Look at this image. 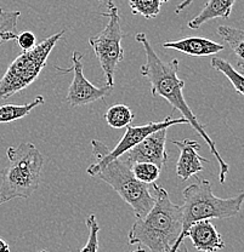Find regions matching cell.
Masks as SVG:
<instances>
[{
  "label": "cell",
  "instance_id": "1",
  "mask_svg": "<svg viewBox=\"0 0 244 252\" xmlns=\"http://www.w3.org/2000/svg\"><path fill=\"white\" fill-rule=\"evenodd\" d=\"M135 40L140 43L145 50L146 61L141 65L140 73L143 78L148 80L149 85H151L152 96H161L165 101L169 102L170 106L174 109L179 110L182 118H185L188 124L192 126L198 132V135L207 142L211 154L215 157L217 164H219V181L221 185H224L230 167H228L227 162L220 156L215 142L208 135L203 124L197 119V117L193 114V112L186 102L185 97H183L182 90L185 88V81L177 75L180 62L176 59L169 62L163 61L158 56V54L154 51L145 33L136 34Z\"/></svg>",
  "mask_w": 244,
  "mask_h": 252
},
{
  "label": "cell",
  "instance_id": "2",
  "mask_svg": "<svg viewBox=\"0 0 244 252\" xmlns=\"http://www.w3.org/2000/svg\"><path fill=\"white\" fill-rule=\"evenodd\" d=\"M154 205L142 219H136L129 230V245L140 244L149 252H177L182 230V207L173 203L169 194L156 182L151 185Z\"/></svg>",
  "mask_w": 244,
  "mask_h": 252
},
{
  "label": "cell",
  "instance_id": "3",
  "mask_svg": "<svg viewBox=\"0 0 244 252\" xmlns=\"http://www.w3.org/2000/svg\"><path fill=\"white\" fill-rule=\"evenodd\" d=\"M182 196V230L177 241V252H187L183 240L193 223L202 220L235 217L240 214L244 204V189L231 198H219L212 193L211 183L208 180L197 177V175L196 182L183 189Z\"/></svg>",
  "mask_w": 244,
  "mask_h": 252
},
{
  "label": "cell",
  "instance_id": "4",
  "mask_svg": "<svg viewBox=\"0 0 244 252\" xmlns=\"http://www.w3.org/2000/svg\"><path fill=\"white\" fill-rule=\"evenodd\" d=\"M9 165L0 171V205L14 199H28L39 188L44 158L30 142L6 149Z\"/></svg>",
  "mask_w": 244,
  "mask_h": 252
},
{
  "label": "cell",
  "instance_id": "5",
  "mask_svg": "<svg viewBox=\"0 0 244 252\" xmlns=\"http://www.w3.org/2000/svg\"><path fill=\"white\" fill-rule=\"evenodd\" d=\"M65 33L66 30H62L59 33L44 39L33 49L22 51V54L18 55L0 79V101L10 98L32 85L45 67L52 49L65 35Z\"/></svg>",
  "mask_w": 244,
  "mask_h": 252
},
{
  "label": "cell",
  "instance_id": "6",
  "mask_svg": "<svg viewBox=\"0 0 244 252\" xmlns=\"http://www.w3.org/2000/svg\"><path fill=\"white\" fill-rule=\"evenodd\" d=\"M95 177L106 182L133 209L136 219H142L154 205L151 185L136 180L130 166L120 158L105 165Z\"/></svg>",
  "mask_w": 244,
  "mask_h": 252
},
{
  "label": "cell",
  "instance_id": "7",
  "mask_svg": "<svg viewBox=\"0 0 244 252\" xmlns=\"http://www.w3.org/2000/svg\"><path fill=\"white\" fill-rule=\"evenodd\" d=\"M106 10L107 11L101 15L108 18V23L99 34L89 38V44L98 57L106 85L113 88L115 69L124 60V49L122 46L123 31L120 27L118 7L114 5Z\"/></svg>",
  "mask_w": 244,
  "mask_h": 252
},
{
  "label": "cell",
  "instance_id": "8",
  "mask_svg": "<svg viewBox=\"0 0 244 252\" xmlns=\"http://www.w3.org/2000/svg\"><path fill=\"white\" fill-rule=\"evenodd\" d=\"M180 124H188L187 120L185 118H173L172 115H168L164 120L162 122H152L145 125H139V126H127V131H125L124 136L122 140L118 142L114 149L109 151L106 147V144L102 143L101 141L93 140L91 141V149H93V156L96 159V162L91 164L88 167L86 172L91 177H95L98 173L105 165L108 164L112 160L120 158L123 154L127 153L130 148L135 147L136 144L140 143L143 138L147 137L149 133L154 132L161 128H169L170 126L180 125Z\"/></svg>",
  "mask_w": 244,
  "mask_h": 252
},
{
  "label": "cell",
  "instance_id": "9",
  "mask_svg": "<svg viewBox=\"0 0 244 252\" xmlns=\"http://www.w3.org/2000/svg\"><path fill=\"white\" fill-rule=\"evenodd\" d=\"M70 59H72V67L68 69V72H73V79L66 96V101L70 106H86L100 99H105L112 94L113 88L107 85L105 88H98L85 78L83 72V56L80 52L73 51Z\"/></svg>",
  "mask_w": 244,
  "mask_h": 252
},
{
  "label": "cell",
  "instance_id": "10",
  "mask_svg": "<svg viewBox=\"0 0 244 252\" xmlns=\"http://www.w3.org/2000/svg\"><path fill=\"white\" fill-rule=\"evenodd\" d=\"M167 131L168 128L164 127L149 133L140 143L125 153L128 156V160L125 162L129 166L135 162H152L163 169L168 161V153L165 148Z\"/></svg>",
  "mask_w": 244,
  "mask_h": 252
},
{
  "label": "cell",
  "instance_id": "11",
  "mask_svg": "<svg viewBox=\"0 0 244 252\" xmlns=\"http://www.w3.org/2000/svg\"><path fill=\"white\" fill-rule=\"evenodd\" d=\"M173 143L180 149V157L176 162V175L180 180L187 181L192 176L203 171V164H208L209 160L199 156L201 144L198 142L185 138L182 141H173Z\"/></svg>",
  "mask_w": 244,
  "mask_h": 252
},
{
  "label": "cell",
  "instance_id": "12",
  "mask_svg": "<svg viewBox=\"0 0 244 252\" xmlns=\"http://www.w3.org/2000/svg\"><path fill=\"white\" fill-rule=\"evenodd\" d=\"M198 252H217L225 248L222 236L210 220H202L193 223L186 233Z\"/></svg>",
  "mask_w": 244,
  "mask_h": 252
},
{
  "label": "cell",
  "instance_id": "13",
  "mask_svg": "<svg viewBox=\"0 0 244 252\" xmlns=\"http://www.w3.org/2000/svg\"><path fill=\"white\" fill-rule=\"evenodd\" d=\"M165 49H173L182 54L190 55L195 57L212 56L219 52L224 51L225 46L222 44L212 41L210 39L201 38V36H186L174 41H165L163 43Z\"/></svg>",
  "mask_w": 244,
  "mask_h": 252
},
{
  "label": "cell",
  "instance_id": "14",
  "mask_svg": "<svg viewBox=\"0 0 244 252\" xmlns=\"http://www.w3.org/2000/svg\"><path fill=\"white\" fill-rule=\"evenodd\" d=\"M236 0H208L196 17L190 20L187 27L190 30H199L204 23L215 18H230Z\"/></svg>",
  "mask_w": 244,
  "mask_h": 252
},
{
  "label": "cell",
  "instance_id": "15",
  "mask_svg": "<svg viewBox=\"0 0 244 252\" xmlns=\"http://www.w3.org/2000/svg\"><path fill=\"white\" fill-rule=\"evenodd\" d=\"M216 33L226 41L227 45L236 55L238 67L242 68L244 74V31L230 26H219Z\"/></svg>",
  "mask_w": 244,
  "mask_h": 252
},
{
  "label": "cell",
  "instance_id": "16",
  "mask_svg": "<svg viewBox=\"0 0 244 252\" xmlns=\"http://www.w3.org/2000/svg\"><path fill=\"white\" fill-rule=\"evenodd\" d=\"M45 102L41 94L36 96L32 102L27 104H4L0 106V124L16 122L18 119L27 117L35 107L41 106Z\"/></svg>",
  "mask_w": 244,
  "mask_h": 252
},
{
  "label": "cell",
  "instance_id": "17",
  "mask_svg": "<svg viewBox=\"0 0 244 252\" xmlns=\"http://www.w3.org/2000/svg\"><path fill=\"white\" fill-rule=\"evenodd\" d=\"M107 124L112 128H123L129 126L135 119V114L127 104H113L105 114Z\"/></svg>",
  "mask_w": 244,
  "mask_h": 252
},
{
  "label": "cell",
  "instance_id": "18",
  "mask_svg": "<svg viewBox=\"0 0 244 252\" xmlns=\"http://www.w3.org/2000/svg\"><path fill=\"white\" fill-rule=\"evenodd\" d=\"M210 65L215 70L222 73L230 80V83L232 84L235 90L238 94L244 96V74H241L240 72H237L232 67V64L230 62L225 61V60L220 59V57H212Z\"/></svg>",
  "mask_w": 244,
  "mask_h": 252
},
{
  "label": "cell",
  "instance_id": "19",
  "mask_svg": "<svg viewBox=\"0 0 244 252\" xmlns=\"http://www.w3.org/2000/svg\"><path fill=\"white\" fill-rule=\"evenodd\" d=\"M20 11H4L0 12V45L6 41L16 40L17 34L15 30L17 27Z\"/></svg>",
  "mask_w": 244,
  "mask_h": 252
},
{
  "label": "cell",
  "instance_id": "20",
  "mask_svg": "<svg viewBox=\"0 0 244 252\" xmlns=\"http://www.w3.org/2000/svg\"><path fill=\"white\" fill-rule=\"evenodd\" d=\"M169 0H129V6L134 15H141L146 20H152L159 15L162 5Z\"/></svg>",
  "mask_w": 244,
  "mask_h": 252
},
{
  "label": "cell",
  "instance_id": "21",
  "mask_svg": "<svg viewBox=\"0 0 244 252\" xmlns=\"http://www.w3.org/2000/svg\"><path fill=\"white\" fill-rule=\"evenodd\" d=\"M130 169L136 180L145 185H152V183L157 182L162 171L161 167L152 162H135V164L130 165Z\"/></svg>",
  "mask_w": 244,
  "mask_h": 252
},
{
  "label": "cell",
  "instance_id": "22",
  "mask_svg": "<svg viewBox=\"0 0 244 252\" xmlns=\"http://www.w3.org/2000/svg\"><path fill=\"white\" fill-rule=\"evenodd\" d=\"M86 227L89 229V236L88 241L84 245L79 252H98L99 251V232H100V225L98 222V219L94 214L89 215L88 219L85 220Z\"/></svg>",
  "mask_w": 244,
  "mask_h": 252
},
{
  "label": "cell",
  "instance_id": "23",
  "mask_svg": "<svg viewBox=\"0 0 244 252\" xmlns=\"http://www.w3.org/2000/svg\"><path fill=\"white\" fill-rule=\"evenodd\" d=\"M16 41L18 46L22 49V51H27V50L33 49L36 45V38L32 32H23L20 35H17Z\"/></svg>",
  "mask_w": 244,
  "mask_h": 252
},
{
  "label": "cell",
  "instance_id": "24",
  "mask_svg": "<svg viewBox=\"0 0 244 252\" xmlns=\"http://www.w3.org/2000/svg\"><path fill=\"white\" fill-rule=\"evenodd\" d=\"M193 1H195V0H182V1H181L180 4L176 6V10H175V12H176V14H180V12H182L183 10L186 9V7L190 6V5L192 4Z\"/></svg>",
  "mask_w": 244,
  "mask_h": 252
},
{
  "label": "cell",
  "instance_id": "25",
  "mask_svg": "<svg viewBox=\"0 0 244 252\" xmlns=\"http://www.w3.org/2000/svg\"><path fill=\"white\" fill-rule=\"evenodd\" d=\"M10 245L5 240L0 238V252H10Z\"/></svg>",
  "mask_w": 244,
  "mask_h": 252
},
{
  "label": "cell",
  "instance_id": "26",
  "mask_svg": "<svg viewBox=\"0 0 244 252\" xmlns=\"http://www.w3.org/2000/svg\"><path fill=\"white\" fill-rule=\"evenodd\" d=\"M98 1H99V2H101V4L104 5V6L106 7V9H109V7L114 6L113 0H98Z\"/></svg>",
  "mask_w": 244,
  "mask_h": 252
},
{
  "label": "cell",
  "instance_id": "27",
  "mask_svg": "<svg viewBox=\"0 0 244 252\" xmlns=\"http://www.w3.org/2000/svg\"><path fill=\"white\" fill-rule=\"evenodd\" d=\"M130 252H145V249H143V248H139L138 250H135V251H130Z\"/></svg>",
  "mask_w": 244,
  "mask_h": 252
},
{
  "label": "cell",
  "instance_id": "28",
  "mask_svg": "<svg viewBox=\"0 0 244 252\" xmlns=\"http://www.w3.org/2000/svg\"><path fill=\"white\" fill-rule=\"evenodd\" d=\"M40 252H48V251H46V250H41Z\"/></svg>",
  "mask_w": 244,
  "mask_h": 252
},
{
  "label": "cell",
  "instance_id": "29",
  "mask_svg": "<svg viewBox=\"0 0 244 252\" xmlns=\"http://www.w3.org/2000/svg\"><path fill=\"white\" fill-rule=\"evenodd\" d=\"M2 11V9H1V7H0V12H1Z\"/></svg>",
  "mask_w": 244,
  "mask_h": 252
}]
</instances>
